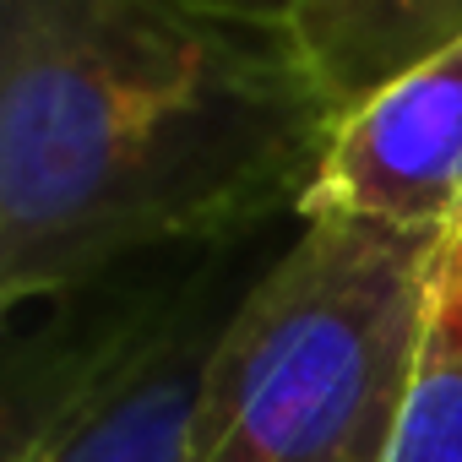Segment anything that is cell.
I'll return each mask as SVG.
<instances>
[{"label": "cell", "instance_id": "cell-7", "mask_svg": "<svg viewBox=\"0 0 462 462\" xmlns=\"http://www.w3.org/2000/svg\"><path fill=\"white\" fill-rule=\"evenodd\" d=\"M462 359V217L440 235L435 267H430V337L424 365Z\"/></svg>", "mask_w": 462, "mask_h": 462}, {"label": "cell", "instance_id": "cell-6", "mask_svg": "<svg viewBox=\"0 0 462 462\" xmlns=\"http://www.w3.org/2000/svg\"><path fill=\"white\" fill-rule=\"evenodd\" d=\"M392 462H462V359L419 370Z\"/></svg>", "mask_w": 462, "mask_h": 462}, {"label": "cell", "instance_id": "cell-5", "mask_svg": "<svg viewBox=\"0 0 462 462\" xmlns=\"http://www.w3.org/2000/svg\"><path fill=\"white\" fill-rule=\"evenodd\" d=\"M332 115L462 44V0H305L289 28Z\"/></svg>", "mask_w": 462, "mask_h": 462}, {"label": "cell", "instance_id": "cell-3", "mask_svg": "<svg viewBox=\"0 0 462 462\" xmlns=\"http://www.w3.org/2000/svg\"><path fill=\"white\" fill-rule=\"evenodd\" d=\"M294 228L136 256L12 310L0 462H190L217 343Z\"/></svg>", "mask_w": 462, "mask_h": 462}, {"label": "cell", "instance_id": "cell-1", "mask_svg": "<svg viewBox=\"0 0 462 462\" xmlns=\"http://www.w3.org/2000/svg\"><path fill=\"white\" fill-rule=\"evenodd\" d=\"M332 125L289 33L180 0H0V305L294 223Z\"/></svg>", "mask_w": 462, "mask_h": 462}, {"label": "cell", "instance_id": "cell-8", "mask_svg": "<svg viewBox=\"0 0 462 462\" xmlns=\"http://www.w3.org/2000/svg\"><path fill=\"white\" fill-rule=\"evenodd\" d=\"M180 6L217 17V23H240V28H262V33H289L294 17L305 12V0H180Z\"/></svg>", "mask_w": 462, "mask_h": 462}, {"label": "cell", "instance_id": "cell-4", "mask_svg": "<svg viewBox=\"0 0 462 462\" xmlns=\"http://www.w3.org/2000/svg\"><path fill=\"white\" fill-rule=\"evenodd\" d=\"M300 217L446 235L462 217V44L337 115Z\"/></svg>", "mask_w": 462, "mask_h": 462}, {"label": "cell", "instance_id": "cell-2", "mask_svg": "<svg viewBox=\"0 0 462 462\" xmlns=\"http://www.w3.org/2000/svg\"><path fill=\"white\" fill-rule=\"evenodd\" d=\"M440 235L300 217L207 370L190 462H392Z\"/></svg>", "mask_w": 462, "mask_h": 462}]
</instances>
